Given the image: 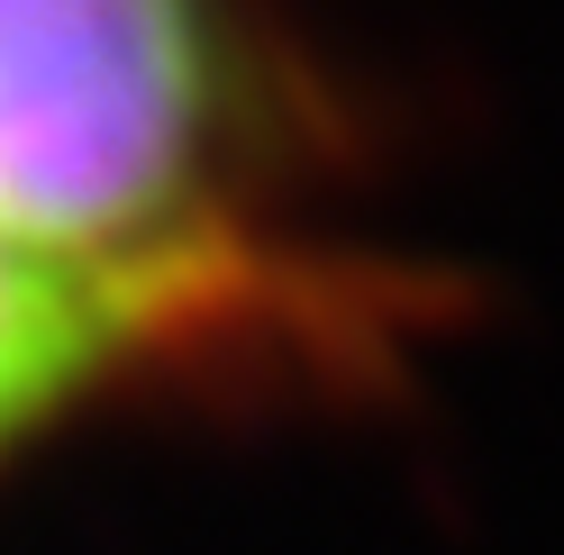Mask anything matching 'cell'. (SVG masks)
<instances>
[{
    "instance_id": "2",
    "label": "cell",
    "mask_w": 564,
    "mask_h": 555,
    "mask_svg": "<svg viewBox=\"0 0 564 555\" xmlns=\"http://www.w3.org/2000/svg\"><path fill=\"white\" fill-rule=\"evenodd\" d=\"M137 364H200V356L155 301L46 255L37 237L0 219V456L74 420L91 392H110Z\"/></svg>"
},
{
    "instance_id": "1",
    "label": "cell",
    "mask_w": 564,
    "mask_h": 555,
    "mask_svg": "<svg viewBox=\"0 0 564 555\" xmlns=\"http://www.w3.org/2000/svg\"><path fill=\"white\" fill-rule=\"evenodd\" d=\"M0 219L246 373L356 383L446 319L419 273L273 210V128L219 0H0Z\"/></svg>"
}]
</instances>
